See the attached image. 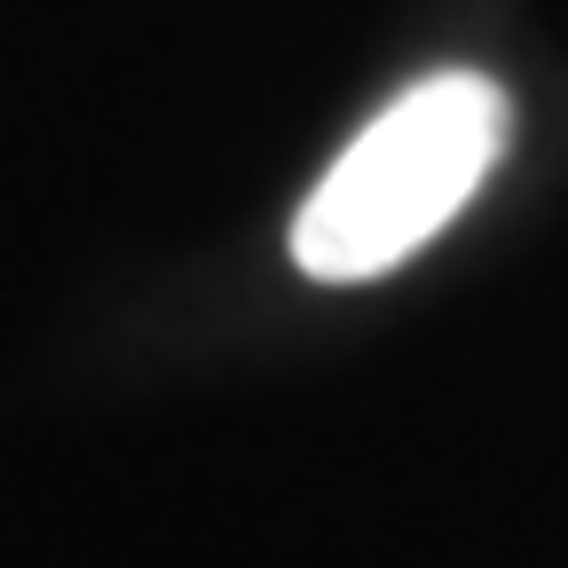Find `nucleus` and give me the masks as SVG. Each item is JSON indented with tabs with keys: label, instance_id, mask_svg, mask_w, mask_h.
Listing matches in <instances>:
<instances>
[{
	"label": "nucleus",
	"instance_id": "1",
	"mask_svg": "<svg viewBox=\"0 0 568 568\" xmlns=\"http://www.w3.org/2000/svg\"><path fill=\"white\" fill-rule=\"evenodd\" d=\"M514 142V103L481 71H435L403 88L332 159L293 222V261L316 284H364L443 237Z\"/></svg>",
	"mask_w": 568,
	"mask_h": 568
}]
</instances>
